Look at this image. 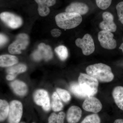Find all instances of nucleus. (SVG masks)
<instances>
[{
  "label": "nucleus",
  "instance_id": "1",
  "mask_svg": "<svg viewBox=\"0 0 123 123\" xmlns=\"http://www.w3.org/2000/svg\"><path fill=\"white\" fill-rule=\"evenodd\" d=\"M86 71L88 75L101 82H110L114 78L111 67L102 63L89 65L86 68Z\"/></svg>",
  "mask_w": 123,
  "mask_h": 123
},
{
  "label": "nucleus",
  "instance_id": "2",
  "mask_svg": "<svg viewBox=\"0 0 123 123\" xmlns=\"http://www.w3.org/2000/svg\"><path fill=\"white\" fill-rule=\"evenodd\" d=\"M55 20L60 28L68 30L78 26L81 23L82 19L81 15L79 14L64 12L56 15Z\"/></svg>",
  "mask_w": 123,
  "mask_h": 123
},
{
  "label": "nucleus",
  "instance_id": "3",
  "mask_svg": "<svg viewBox=\"0 0 123 123\" xmlns=\"http://www.w3.org/2000/svg\"><path fill=\"white\" fill-rule=\"evenodd\" d=\"M78 84L87 97L93 96L98 89V81L88 74L81 73L78 78Z\"/></svg>",
  "mask_w": 123,
  "mask_h": 123
},
{
  "label": "nucleus",
  "instance_id": "4",
  "mask_svg": "<svg viewBox=\"0 0 123 123\" xmlns=\"http://www.w3.org/2000/svg\"><path fill=\"white\" fill-rule=\"evenodd\" d=\"M29 37L24 33L18 35L16 39L9 46L8 48L10 53L12 54H20L21 50L26 48L29 44Z\"/></svg>",
  "mask_w": 123,
  "mask_h": 123
},
{
  "label": "nucleus",
  "instance_id": "5",
  "mask_svg": "<svg viewBox=\"0 0 123 123\" xmlns=\"http://www.w3.org/2000/svg\"><path fill=\"white\" fill-rule=\"evenodd\" d=\"M75 43L78 47L81 49L83 54L85 55H91L94 51L95 47L93 39L89 34H86L82 39H77Z\"/></svg>",
  "mask_w": 123,
  "mask_h": 123
},
{
  "label": "nucleus",
  "instance_id": "6",
  "mask_svg": "<svg viewBox=\"0 0 123 123\" xmlns=\"http://www.w3.org/2000/svg\"><path fill=\"white\" fill-rule=\"evenodd\" d=\"M23 106L20 101L14 100L10 103L8 115L9 123H18L21 118Z\"/></svg>",
  "mask_w": 123,
  "mask_h": 123
},
{
  "label": "nucleus",
  "instance_id": "7",
  "mask_svg": "<svg viewBox=\"0 0 123 123\" xmlns=\"http://www.w3.org/2000/svg\"><path fill=\"white\" fill-rule=\"evenodd\" d=\"M114 34L111 32L102 30L98 34V39L101 46L109 50L114 49L117 46V42L114 38Z\"/></svg>",
  "mask_w": 123,
  "mask_h": 123
},
{
  "label": "nucleus",
  "instance_id": "8",
  "mask_svg": "<svg viewBox=\"0 0 123 123\" xmlns=\"http://www.w3.org/2000/svg\"><path fill=\"white\" fill-rule=\"evenodd\" d=\"M32 56L36 61L42 59L48 61L53 57V52L50 46L42 43L39 44L37 49L33 52Z\"/></svg>",
  "mask_w": 123,
  "mask_h": 123
},
{
  "label": "nucleus",
  "instance_id": "9",
  "mask_svg": "<svg viewBox=\"0 0 123 123\" xmlns=\"http://www.w3.org/2000/svg\"><path fill=\"white\" fill-rule=\"evenodd\" d=\"M0 18L6 25L12 29L19 28L22 24L23 21L21 18L9 12L1 13L0 14Z\"/></svg>",
  "mask_w": 123,
  "mask_h": 123
},
{
  "label": "nucleus",
  "instance_id": "10",
  "mask_svg": "<svg viewBox=\"0 0 123 123\" xmlns=\"http://www.w3.org/2000/svg\"><path fill=\"white\" fill-rule=\"evenodd\" d=\"M34 101L36 104L42 106L43 110L48 111L50 108V98L46 90L39 89L36 91L34 95Z\"/></svg>",
  "mask_w": 123,
  "mask_h": 123
},
{
  "label": "nucleus",
  "instance_id": "11",
  "mask_svg": "<svg viewBox=\"0 0 123 123\" xmlns=\"http://www.w3.org/2000/svg\"><path fill=\"white\" fill-rule=\"evenodd\" d=\"M82 108L86 111L97 113L101 111L102 105L98 98L91 96L86 98L82 104Z\"/></svg>",
  "mask_w": 123,
  "mask_h": 123
},
{
  "label": "nucleus",
  "instance_id": "12",
  "mask_svg": "<svg viewBox=\"0 0 123 123\" xmlns=\"http://www.w3.org/2000/svg\"><path fill=\"white\" fill-rule=\"evenodd\" d=\"M103 21L99 24L101 30L111 32H114L117 30L116 25L114 22L113 15L108 12H105L102 14Z\"/></svg>",
  "mask_w": 123,
  "mask_h": 123
},
{
  "label": "nucleus",
  "instance_id": "13",
  "mask_svg": "<svg viewBox=\"0 0 123 123\" xmlns=\"http://www.w3.org/2000/svg\"><path fill=\"white\" fill-rule=\"evenodd\" d=\"M67 12L76 13L84 15L88 12L89 8L87 5L83 2H75L71 3L65 9Z\"/></svg>",
  "mask_w": 123,
  "mask_h": 123
},
{
  "label": "nucleus",
  "instance_id": "14",
  "mask_svg": "<svg viewBox=\"0 0 123 123\" xmlns=\"http://www.w3.org/2000/svg\"><path fill=\"white\" fill-rule=\"evenodd\" d=\"M38 5V11L42 17H46L50 12L49 7L55 4L56 0H34Z\"/></svg>",
  "mask_w": 123,
  "mask_h": 123
},
{
  "label": "nucleus",
  "instance_id": "15",
  "mask_svg": "<svg viewBox=\"0 0 123 123\" xmlns=\"http://www.w3.org/2000/svg\"><path fill=\"white\" fill-rule=\"evenodd\" d=\"M82 110L76 106H73L69 108L66 116L67 121L69 123H77L81 117Z\"/></svg>",
  "mask_w": 123,
  "mask_h": 123
},
{
  "label": "nucleus",
  "instance_id": "16",
  "mask_svg": "<svg viewBox=\"0 0 123 123\" xmlns=\"http://www.w3.org/2000/svg\"><path fill=\"white\" fill-rule=\"evenodd\" d=\"M112 95L117 105L123 111V86H118L115 87Z\"/></svg>",
  "mask_w": 123,
  "mask_h": 123
},
{
  "label": "nucleus",
  "instance_id": "17",
  "mask_svg": "<svg viewBox=\"0 0 123 123\" xmlns=\"http://www.w3.org/2000/svg\"><path fill=\"white\" fill-rule=\"evenodd\" d=\"M10 86L14 92L18 95L23 96L27 92V86L23 82L15 80L11 82Z\"/></svg>",
  "mask_w": 123,
  "mask_h": 123
},
{
  "label": "nucleus",
  "instance_id": "18",
  "mask_svg": "<svg viewBox=\"0 0 123 123\" xmlns=\"http://www.w3.org/2000/svg\"><path fill=\"white\" fill-rule=\"evenodd\" d=\"M18 59L15 56L10 55H1L0 56V66L2 67H9L17 63Z\"/></svg>",
  "mask_w": 123,
  "mask_h": 123
},
{
  "label": "nucleus",
  "instance_id": "19",
  "mask_svg": "<svg viewBox=\"0 0 123 123\" xmlns=\"http://www.w3.org/2000/svg\"><path fill=\"white\" fill-rule=\"evenodd\" d=\"M52 107L55 111H60L63 107V105L61 102V98L56 92L53 93L52 94Z\"/></svg>",
  "mask_w": 123,
  "mask_h": 123
},
{
  "label": "nucleus",
  "instance_id": "20",
  "mask_svg": "<svg viewBox=\"0 0 123 123\" xmlns=\"http://www.w3.org/2000/svg\"><path fill=\"white\" fill-rule=\"evenodd\" d=\"M9 106L8 103L5 100H0V120L4 121L9 115Z\"/></svg>",
  "mask_w": 123,
  "mask_h": 123
},
{
  "label": "nucleus",
  "instance_id": "21",
  "mask_svg": "<svg viewBox=\"0 0 123 123\" xmlns=\"http://www.w3.org/2000/svg\"><path fill=\"white\" fill-rule=\"evenodd\" d=\"M26 66L25 65L22 64H18L7 69V72L9 74L17 76L18 74L25 72L26 70Z\"/></svg>",
  "mask_w": 123,
  "mask_h": 123
},
{
  "label": "nucleus",
  "instance_id": "22",
  "mask_svg": "<svg viewBox=\"0 0 123 123\" xmlns=\"http://www.w3.org/2000/svg\"><path fill=\"white\" fill-rule=\"evenodd\" d=\"M70 89L73 93L78 98H83L88 97L82 91L78 83H72L70 85Z\"/></svg>",
  "mask_w": 123,
  "mask_h": 123
},
{
  "label": "nucleus",
  "instance_id": "23",
  "mask_svg": "<svg viewBox=\"0 0 123 123\" xmlns=\"http://www.w3.org/2000/svg\"><path fill=\"white\" fill-rule=\"evenodd\" d=\"M65 117V113L63 111L58 115L52 113L49 118L48 123H64Z\"/></svg>",
  "mask_w": 123,
  "mask_h": 123
},
{
  "label": "nucleus",
  "instance_id": "24",
  "mask_svg": "<svg viewBox=\"0 0 123 123\" xmlns=\"http://www.w3.org/2000/svg\"><path fill=\"white\" fill-rule=\"evenodd\" d=\"M55 51L60 59L62 61L65 60L68 56V51L65 46L61 45L56 47Z\"/></svg>",
  "mask_w": 123,
  "mask_h": 123
},
{
  "label": "nucleus",
  "instance_id": "25",
  "mask_svg": "<svg viewBox=\"0 0 123 123\" xmlns=\"http://www.w3.org/2000/svg\"><path fill=\"white\" fill-rule=\"evenodd\" d=\"M56 91L60 98L64 102L68 103L70 101L71 96L68 91L60 88L57 89Z\"/></svg>",
  "mask_w": 123,
  "mask_h": 123
},
{
  "label": "nucleus",
  "instance_id": "26",
  "mask_svg": "<svg viewBox=\"0 0 123 123\" xmlns=\"http://www.w3.org/2000/svg\"><path fill=\"white\" fill-rule=\"evenodd\" d=\"M101 120L96 114L89 115L86 117L81 123H100Z\"/></svg>",
  "mask_w": 123,
  "mask_h": 123
},
{
  "label": "nucleus",
  "instance_id": "27",
  "mask_svg": "<svg viewBox=\"0 0 123 123\" xmlns=\"http://www.w3.org/2000/svg\"><path fill=\"white\" fill-rule=\"evenodd\" d=\"M98 7L102 10H105L111 4L112 0H95Z\"/></svg>",
  "mask_w": 123,
  "mask_h": 123
},
{
  "label": "nucleus",
  "instance_id": "28",
  "mask_svg": "<svg viewBox=\"0 0 123 123\" xmlns=\"http://www.w3.org/2000/svg\"><path fill=\"white\" fill-rule=\"evenodd\" d=\"M119 20L123 24V1L119 2L116 7Z\"/></svg>",
  "mask_w": 123,
  "mask_h": 123
},
{
  "label": "nucleus",
  "instance_id": "29",
  "mask_svg": "<svg viewBox=\"0 0 123 123\" xmlns=\"http://www.w3.org/2000/svg\"><path fill=\"white\" fill-rule=\"evenodd\" d=\"M8 41V38L7 36L2 34L0 35V46H4Z\"/></svg>",
  "mask_w": 123,
  "mask_h": 123
},
{
  "label": "nucleus",
  "instance_id": "30",
  "mask_svg": "<svg viewBox=\"0 0 123 123\" xmlns=\"http://www.w3.org/2000/svg\"><path fill=\"white\" fill-rule=\"evenodd\" d=\"M51 34L53 37L55 38L58 37L61 35V31L58 29H54L51 31Z\"/></svg>",
  "mask_w": 123,
  "mask_h": 123
},
{
  "label": "nucleus",
  "instance_id": "31",
  "mask_svg": "<svg viewBox=\"0 0 123 123\" xmlns=\"http://www.w3.org/2000/svg\"><path fill=\"white\" fill-rule=\"evenodd\" d=\"M16 76L14 75L8 74L6 77V79L8 80H12L15 78Z\"/></svg>",
  "mask_w": 123,
  "mask_h": 123
},
{
  "label": "nucleus",
  "instance_id": "32",
  "mask_svg": "<svg viewBox=\"0 0 123 123\" xmlns=\"http://www.w3.org/2000/svg\"><path fill=\"white\" fill-rule=\"evenodd\" d=\"M114 123H123V119H117L115 120Z\"/></svg>",
  "mask_w": 123,
  "mask_h": 123
},
{
  "label": "nucleus",
  "instance_id": "33",
  "mask_svg": "<svg viewBox=\"0 0 123 123\" xmlns=\"http://www.w3.org/2000/svg\"><path fill=\"white\" fill-rule=\"evenodd\" d=\"M119 49H121V50H122L123 52V43H122V44H121L120 47H119Z\"/></svg>",
  "mask_w": 123,
  "mask_h": 123
},
{
  "label": "nucleus",
  "instance_id": "34",
  "mask_svg": "<svg viewBox=\"0 0 123 123\" xmlns=\"http://www.w3.org/2000/svg\"></svg>",
  "mask_w": 123,
  "mask_h": 123
},
{
  "label": "nucleus",
  "instance_id": "35",
  "mask_svg": "<svg viewBox=\"0 0 123 123\" xmlns=\"http://www.w3.org/2000/svg\"></svg>",
  "mask_w": 123,
  "mask_h": 123
}]
</instances>
